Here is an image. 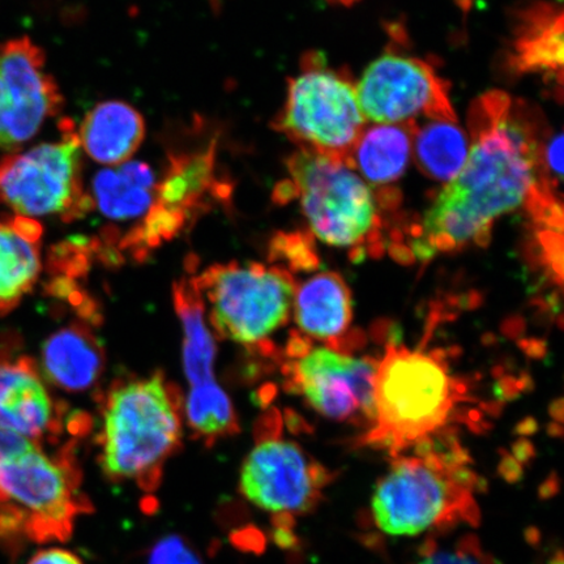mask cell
<instances>
[{
  "mask_svg": "<svg viewBox=\"0 0 564 564\" xmlns=\"http://www.w3.org/2000/svg\"><path fill=\"white\" fill-rule=\"evenodd\" d=\"M468 121V159L420 225L415 246L426 256L489 241L500 217L528 207L542 185H552L541 166L549 130L532 106L491 90L471 104Z\"/></svg>",
  "mask_w": 564,
  "mask_h": 564,
  "instance_id": "1",
  "label": "cell"
},
{
  "mask_svg": "<svg viewBox=\"0 0 564 564\" xmlns=\"http://www.w3.org/2000/svg\"><path fill=\"white\" fill-rule=\"evenodd\" d=\"M100 464L112 482L159 488L162 469L181 446L182 398L161 372L112 386L102 403Z\"/></svg>",
  "mask_w": 564,
  "mask_h": 564,
  "instance_id": "2",
  "label": "cell"
},
{
  "mask_svg": "<svg viewBox=\"0 0 564 564\" xmlns=\"http://www.w3.org/2000/svg\"><path fill=\"white\" fill-rule=\"evenodd\" d=\"M426 451L394 457L371 497V517L380 532L392 538H417L423 533L476 525L478 479L465 467L460 454Z\"/></svg>",
  "mask_w": 564,
  "mask_h": 564,
  "instance_id": "3",
  "label": "cell"
},
{
  "mask_svg": "<svg viewBox=\"0 0 564 564\" xmlns=\"http://www.w3.org/2000/svg\"><path fill=\"white\" fill-rule=\"evenodd\" d=\"M80 485L82 471L69 448L52 457L35 446L0 465V542L67 541L76 519L94 510Z\"/></svg>",
  "mask_w": 564,
  "mask_h": 564,
  "instance_id": "4",
  "label": "cell"
},
{
  "mask_svg": "<svg viewBox=\"0 0 564 564\" xmlns=\"http://www.w3.org/2000/svg\"><path fill=\"white\" fill-rule=\"evenodd\" d=\"M453 378L440 358L403 347L387 350L373 386V425L366 440L399 456L427 443L455 404Z\"/></svg>",
  "mask_w": 564,
  "mask_h": 564,
  "instance_id": "5",
  "label": "cell"
},
{
  "mask_svg": "<svg viewBox=\"0 0 564 564\" xmlns=\"http://www.w3.org/2000/svg\"><path fill=\"white\" fill-rule=\"evenodd\" d=\"M289 180L278 199L297 197L315 237L334 247H357L382 227L380 207L397 202L393 189L373 188L344 162L297 151L286 161Z\"/></svg>",
  "mask_w": 564,
  "mask_h": 564,
  "instance_id": "6",
  "label": "cell"
},
{
  "mask_svg": "<svg viewBox=\"0 0 564 564\" xmlns=\"http://www.w3.org/2000/svg\"><path fill=\"white\" fill-rule=\"evenodd\" d=\"M366 122L349 77L328 68L322 53H307L272 126L299 151L348 165Z\"/></svg>",
  "mask_w": 564,
  "mask_h": 564,
  "instance_id": "7",
  "label": "cell"
},
{
  "mask_svg": "<svg viewBox=\"0 0 564 564\" xmlns=\"http://www.w3.org/2000/svg\"><path fill=\"white\" fill-rule=\"evenodd\" d=\"M194 282L216 336L247 348L285 326L297 289L282 268L259 263L215 264Z\"/></svg>",
  "mask_w": 564,
  "mask_h": 564,
  "instance_id": "8",
  "label": "cell"
},
{
  "mask_svg": "<svg viewBox=\"0 0 564 564\" xmlns=\"http://www.w3.org/2000/svg\"><path fill=\"white\" fill-rule=\"evenodd\" d=\"M59 139L0 160V206L28 218L79 220L94 209L84 187L83 158L76 126L59 122Z\"/></svg>",
  "mask_w": 564,
  "mask_h": 564,
  "instance_id": "9",
  "label": "cell"
},
{
  "mask_svg": "<svg viewBox=\"0 0 564 564\" xmlns=\"http://www.w3.org/2000/svg\"><path fill=\"white\" fill-rule=\"evenodd\" d=\"M217 150L215 137L169 153L153 206L122 239L126 250L145 256L148 250L178 236L215 203L230 199L232 188L218 172Z\"/></svg>",
  "mask_w": 564,
  "mask_h": 564,
  "instance_id": "10",
  "label": "cell"
},
{
  "mask_svg": "<svg viewBox=\"0 0 564 564\" xmlns=\"http://www.w3.org/2000/svg\"><path fill=\"white\" fill-rule=\"evenodd\" d=\"M356 91L366 121L377 124L457 121L449 84L430 63L411 55H380L366 68Z\"/></svg>",
  "mask_w": 564,
  "mask_h": 564,
  "instance_id": "11",
  "label": "cell"
},
{
  "mask_svg": "<svg viewBox=\"0 0 564 564\" xmlns=\"http://www.w3.org/2000/svg\"><path fill=\"white\" fill-rule=\"evenodd\" d=\"M328 484L326 469L297 443L260 433L242 464L239 489L258 509L273 518L293 520L313 511Z\"/></svg>",
  "mask_w": 564,
  "mask_h": 564,
  "instance_id": "12",
  "label": "cell"
},
{
  "mask_svg": "<svg viewBox=\"0 0 564 564\" xmlns=\"http://www.w3.org/2000/svg\"><path fill=\"white\" fill-rule=\"evenodd\" d=\"M63 102L39 45L28 37L0 42V150L20 151Z\"/></svg>",
  "mask_w": 564,
  "mask_h": 564,
  "instance_id": "13",
  "label": "cell"
},
{
  "mask_svg": "<svg viewBox=\"0 0 564 564\" xmlns=\"http://www.w3.org/2000/svg\"><path fill=\"white\" fill-rule=\"evenodd\" d=\"M378 362L316 348L293 366L295 387L324 417L347 421L364 415L373 422V386Z\"/></svg>",
  "mask_w": 564,
  "mask_h": 564,
  "instance_id": "14",
  "label": "cell"
},
{
  "mask_svg": "<svg viewBox=\"0 0 564 564\" xmlns=\"http://www.w3.org/2000/svg\"><path fill=\"white\" fill-rule=\"evenodd\" d=\"M61 419L33 359L0 347V429L40 444L59 434Z\"/></svg>",
  "mask_w": 564,
  "mask_h": 564,
  "instance_id": "15",
  "label": "cell"
},
{
  "mask_svg": "<svg viewBox=\"0 0 564 564\" xmlns=\"http://www.w3.org/2000/svg\"><path fill=\"white\" fill-rule=\"evenodd\" d=\"M42 232L34 218H0V315L11 313L37 284Z\"/></svg>",
  "mask_w": 564,
  "mask_h": 564,
  "instance_id": "16",
  "label": "cell"
},
{
  "mask_svg": "<svg viewBox=\"0 0 564 564\" xmlns=\"http://www.w3.org/2000/svg\"><path fill=\"white\" fill-rule=\"evenodd\" d=\"M511 66L520 74H539L563 84V13L552 3L535 2L521 12Z\"/></svg>",
  "mask_w": 564,
  "mask_h": 564,
  "instance_id": "17",
  "label": "cell"
},
{
  "mask_svg": "<svg viewBox=\"0 0 564 564\" xmlns=\"http://www.w3.org/2000/svg\"><path fill=\"white\" fill-rule=\"evenodd\" d=\"M80 145L98 164L118 166L130 161L145 139V121L131 105L106 101L91 109L77 130Z\"/></svg>",
  "mask_w": 564,
  "mask_h": 564,
  "instance_id": "18",
  "label": "cell"
},
{
  "mask_svg": "<svg viewBox=\"0 0 564 564\" xmlns=\"http://www.w3.org/2000/svg\"><path fill=\"white\" fill-rule=\"evenodd\" d=\"M293 312L303 334L329 341L347 333L352 321L351 291L336 272H322L295 289Z\"/></svg>",
  "mask_w": 564,
  "mask_h": 564,
  "instance_id": "19",
  "label": "cell"
},
{
  "mask_svg": "<svg viewBox=\"0 0 564 564\" xmlns=\"http://www.w3.org/2000/svg\"><path fill=\"white\" fill-rule=\"evenodd\" d=\"M104 349L84 324L55 333L42 347V369L51 382L69 392L86 391L104 370Z\"/></svg>",
  "mask_w": 564,
  "mask_h": 564,
  "instance_id": "20",
  "label": "cell"
},
{
  "mask_svg": "<svg viewBox=\"0 0 564 564\" xmlns=\"http://www.w3.org/2000/svg\"><path fill=\"white\" fill-rule=\"evenodd\" d=\"M158 178L150 165L127 161L98 173L91 187L94 208L112 221L143 218L156 197Z\"/></svg>",
  "mask_w": 564,
  "mask_h": 564,
  "instance_id": "21",
  "label": "cell"
},
{
  "mask_svg": "<svg viewBox=\"0 0 564 564\" xmlns=\"http://www.w3.org/2000/svg\"><path fill=\"white\" fill-rule=\"evenodd\" d=\"M412 158L411 122L365 127L348 166L373 188H387L404 175Z\"/></svg>",
  "mask_w": 564,
  "mask_h": 564,
  "instance_id": "22",
  "label": "cell"
},
{
  "mask_svg": "<svg viewBox=\"0 0 564 564\" xmlns=\"http://www.w3.org/2000/svg\"><path fill=\"white\" fill-rule=\"evenodd\" d=\"M174 305L183 328V369L189 387L215 382V337L194 279L175 285Z\"/></svg>",
  "mask_w": 564,
  "mask_h": 564,
  "instance_id": "23",
  "label": "cell"
},
{
  "mask_svg": "<svg viewBox=\"0 0 564 564\" xmlns=\"http://www.w3.org/2000/svg\"><path fill=\"white\" fill-rule=\"evenodd\" d=\"M412 127V156L420 171L441 182H451L468 159L469 140L456 122L415 121Z\"/></svg>",
  "mask_w": 564,
  "mask_h": 564,
  "instance_id": "24",
  "label": "cell"
},
{
  "mask_svg": "<svg viewBox=\"0 0 564 564\" xmlns=\"http://www.w3.org/2000/svg\"><path fill=\"white\" fill-rule=\"evenodd\" d=\"M186 415L189 429L207 446L239 432L235 408L216 380L189 388Z\"/></svg>",
  "mask_w": 564,
  "mask_h": 564,
  "instance_id": "25",
  "label": "cell"
},
{
  "mask_svg": "<svg viewBox=\"0 0 564 564\" xmlns=\"http://www.w3.org/2000/svg\"><path fill=\"white\" fill-rule=\"evenodd\" d=\"M417 564H492L475 535H464L455 544L444 546L429 542Z\"/></svg>",
  "mask_w": 564,
  "mask_h": 564,
  "instance_id": "26",
  "label": "cell"
},
{
  "mask_svg": "<svg viewBox=\"0 0 564 564\" xmlns=\"http://www.w3.org/2000/svg\"><path fill=\"white\" fill-rule=\"evenodd\" d=\"M148 564H203V562L185 539L171 534L152 546L148 555Z\"/></svg>",
  "mask_w": 564,
  "mask_h": 564,
  "instance_id": "27",
  "label": "cell"
},
{
  "mask_svg": "<svg viewBox=\"0 0 564 564\" xmlns=\"http://www.w3.org/2000/svg\"><path fill=\"white\" fill-rule=\"evenodd\" d=\"M35 446H40V444L0 429V465L28 453Z\"/></svg>",
  "mask_w": 564,
  "mask_h": 564,
  "instance_id": "28",
  "label": "cell"
},
{
  "mask_svg": "<svg viewBox=\"0 0 564 564\" xmlns=\"http://www.w3.org/2000/svg\"><path fill=\"white\" fill-rule=\"evenodd\" d=\"M28 564H84V562L69 550L51 547L41 550Z\"/></svg>",
  "mask_w": 564,
  "mask_h": 564,
  "instance_id": "29",
  "label": "cell"
},
{
  "mask_svg": "<svg viewBox=\"0 0 564 564\" xmlns=\"http://www.w3.org/2000/svg\"><path fill=\"white\" fill-rule=\"evenodd\" d=\"M329 3L344 6V7H350L352 4H356L358 2H361V0H328Z\"/></svg>",
  "mask_w": 564,
  "mask_h": 564,
  "instance_id": "30",
  "label": "cell"
}]
</instances>
